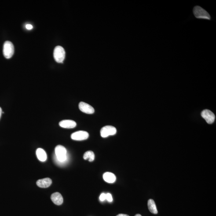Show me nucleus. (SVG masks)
<instances>
[{
	"label": "nucleus",
	"mask_w": 216,
	"mask_h": 216,
	"mask_svg": "<svg viewBox=\"0 0 216 216\" xmlns=\"http://www.w3.org/2000/svg\"><path fill=\"white\" fill-rule=\"evenodd\" d=\"M193 13L195 17L197 19L210 20L211 17L209 13L203 8L199 6L194 7Z\"/></svg>",
	"instance_id": "obj_1"
},
{
	"label": "nucleus",
	"mask_w": 216,
	"mask_h": 216,
	"mask_svg": "<svg viewBox=\"0 0 216 216\" xmlns=\"http://www.w3.org/2000/svg\"><path fill=\"white\" fill-rule=\"evenodd\" d=\"M56 159L60 162L65 161L67 159V151L66 148L62 145H58L55 148Z\"/></svg>",
	"instance_id": "obj_2"
},
{
	"label": "nucleus",
	"mask_w": 216,
	"mask_h": 216,
	"mask_svg": "<svg viewBox=\"0 0 216 216\" xmlns=\"http://www.w3.org/2000/svg\"><path fill=\"white\" fill-rule=\"evenodd\" d=\"M54 57L58 63H62L65 57V52L61 46H56L54 51Z\"/></svg>",
	"instance_id": "obj_3"
},
{
	"label": "nucleus",
	"mask_w": 216,
	"mask_h": 216,
	"mask_svg": "<svg viewBox=\"0 0 216 216\" xmlns=\"http://www.w3.org/2000/svg\"><path fill=\"white\" fill-rule=\"evenodd\" d=\"M3 53L6 59L11 58L14 53V47L13 43L9 41H6L4 44Z\"/></svg>",
	"instance_id": "obj_4"
},
{
	"label": "nucleus",
	"mask_w": 216,
	"mask_h": 216,
	"mask_svg": "<svg viewBox=\"0 0 216 216\" xmlns=\"http://www.w3.org/2000/svg\"><path fill=\"white\" fill-rule=\"evenodd\" d=\"M116 133V129L112 126H104L100 130V135L103 138H106L110 135H114Z\"/></svg>",
	"instance_id": "obj_5"
},
{
	"label": "nucleus",
	"mask_w": 216,
	"mask_h": 216,
	"mask_svg": "<svg viewBox=\"0 0 216 216\" xmlns=\"http://www.w3.org/2000/svg\"><path fill=\"white\" fill-rule=\"evenodd\" d=\"M201 116L209 124H212L215 120V115L211 111L209 110H205L202 111Z\"/></svg>",
	"instance_id": "obj_6"
},
{
	"label": "nucleus",
	"mask_w": 216,
	"mask_h": 216,
	"mask_svg": "<svg viewBox=\"0 0 216 216\" xmlns=\"http://www.w3.org/2000/svg\"><path fill=\"white\" fill-rule=\"evenodd\" d=\"M89 137V133L85 131H77L73 133L71 135V138L75 141H82L86 139Z\"/></svg>",
	"instance_id": "obj_7"
},
{
	"label": "nucleus",
	"mask_w": 216,
	"mask_h": 216,
	"mask_svg": "<svg viewBox=\"0 0 216 216\" xmlns=\"http://www.w3.org/2000/svg\"><path fill=\"white\" fill-rule=\"evenodd\" d=\"M79 108L82 112L85 113L91 114L95 112V110L93 107L83 102H81L79 103Z\"/></svg>",
	"instance_id": "obj_8"
},
{
	"label": "nucleus",
	"mask_w": 216,
	"mask_h": 216,
	"mask_svg": "<svg viewBox=\"0 0 216 216\" xmlns=\"http://www.w3.org/2000/svg\"><path fill=\"white\" fill-rule=\"evenodd\" d=\"M60 127L66 129H72L77 126V123L74 121L71 120H64L61 121L59 123Z\"/></svg>",
	"instance_id": "obj_9"
},
{
	"label": "nucleus",
	"mask_w": 216,
	"mask_h": 216,
	"mask_svg": "<svg viewBox=\"0 0 216 216\" xmlns=\"http://www.w3.org/2000/svg\"><path fill=\"white\" fill-rule=\"evenodd\" d=\"M51 199L53 203L57 205L62 204L63 199L62 196L58 192L54 193L51 196Z\"/></svg>",
	"instance_id": "obj_10"
},
{
	"label": "nucleus",
	"mask_w": 216,
	"mask_h": 216,
	"mask_svg": "<svg viewBox=\"0 0 216 216\" xmlns=\"http://www.w3.org/2000/svg\"><path fill=\"white\" fill-rule=\"evenodd\" d=\"M52 183V180L50 178H45L38 180L37 182V185L41 188H47L50 186Z\"/></svg>",
	"instance_id": "obj_11"
},
{
	"label": "nucleus",
	"mask_w": 216,
	"mask_h": 216,
	"mask_svg": "<svg viewBox=\"0 0 216 216\" xmlns=\"http://www.w3.org/2000/svg\"><path fill=\"white\" fill-rule=\"evenodd\" d=\"M36 155L38 160L41 161L45 162L47 159V155L43 149L38 148L37 150Z\"/></svg>",
	"instance_id": "obj_12"
},
{
	"label": "nucleus",
	"mask_w": 216,
	"mask_h": 216,
	"mask_svg": "<svg viewBox=\"0 0 216 216\" xmlns=\"http://www.w3.org/2000/svg\"><path fill=\"white\" fill-rule=\"evenodd\" d=\"M103 177L104 181L108 183H113L116 181V177L112 173L106 172L104 173Z\"/></svg>",
	"instance_id": "obj_13"
},
{
	"label": "nucleus",
	"mask_w": 216,
	"mask_h": 216,
	"mask_svg": "<svg viewBox=\"0 0 216 216\" xmlns=\"http://www.w3.org/2000/svg\"><path fill=\"white\" fill-rule=\"evenodd\" d=\"M148 209L151 213L154 214H157L158 211L157 210L156 204L153 200L150 199L148 201Z\"/></svg>",
	"instance_id": "obj_14"
},
{
	"label": "nucleus",
	"mask_w": 216,
	"mask_h": 216,
	"mask_svg": "<svg viewBox=\"0 0 216 216\" xmlns=\"http://www.w3.org/2000/svg\"><path fill=\"white\" fill-rule=\"evenodd\" d=\"M95 154L92 151H88L85 152L83 155V158L85 160H89V161L92 162L95 159Z\"/></svg>",
	"instance_id": "obj_15"
},
{
	"label": "nucleus",
	"mask_w": 216,
	"mask_h": 216,
	"mask_svg": "<svg viewBox=\"0 0 216 216\" xmlns=\"http://www.w3.org/2000/svg\"><path fill=\"white\" fill-rule=\"evenodd\" d=\"M106 199H107L108 201L110 202H112V195L110 193H107L106 194Z\"/></svg>",
	"instance_id": "obj_16"
},
{
	"label": "nucleus",
	"mask_w": 216,
	"mask_h": 216,
	"mask_svg": "<svg viewBox=\"0 0 216 216\" xmlns=\"http://www.w3.org/2000/svg\"><path fill=\"white\" fill-rule=\"evenodd\" d=\"M106 197V194L104 193L101 194L100 196V200L102 201H103L105 200Z\"/></svg>",
	"instance_id": "obj_17"
},
{
	"label": "nucleus",
	"mask_w": 216,
	"mask_h": 216,
	"mask_svg": "<svg viewBox=\"0 0 216 216\" xmlns=\"http://www.w3.org/2000/svg\"><path fill=\"white\" fill-rule=\"evenodd\" d=\"M26 28L28 30H31L33 29V26L31 24H27L26 25Z\"/></svg>",
	"instance_id": "obj_18"
},
{
	"label": "nucleus",
	"mask_w": 216,
	"mask_h": 216,
	"mask_svg": "<svg viewBox=\"0 0 216 216\" xmlns=\"http://www.w3.org/2000/svg\"><path fill=\"white\" fill-rule=\"evenodd\" d=\"M117 216H129L128 215H127V214H118V215H117Z\"/></svg>",
	"instance_id": "obj_19"
},
{
	"label": "nucleus",
	"mask_w": 216,
	"mask_h": 216,
	"mask_svg": "<svg viewBox=\"0 0 216 216\" xmlns=\"http://www.w3.org/2000/svg\"><path fill=\"white\" fill-rule=\"evenodd\" d=\"M2 109H1V107H0V119H1V115H2Z\"/></svg>",
	"instance_id": "obj_20"
},
{
	"label": "nucleus",
	"mask_w": 216,
	"mask_h": 216,
	"mask_svg": "<svg viewBox=\"0 0 216 216\" xmlns=\"http://www.w3.org/2000/svg\"><path fill=\"white\" fill-rule=\"evenodd\" d=\"M135 216H142L141 214H136Z\"/></svg>",
	"instance_id": "obj_21"
}]
</instances>
